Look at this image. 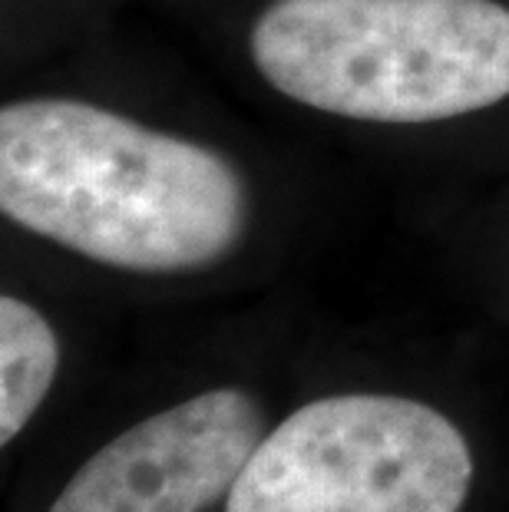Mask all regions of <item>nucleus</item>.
<instances>
[{
    "label": "nucleus",
    "mask_w": 509,
    "mask_h": 512,
    "mask_svg": "<svg viewBox=\"0 0 509 512\" xmlns=\"http://www.w3.org/2000/svg\"><path fill=\"white\" fill-rule=\"evenodd\" d=\"M0 209L100 265L176 275L242 242L248 192L235 166L80 100L0 110Z\"/></svg>",
    "instance_id": "nucleus-1"
},
{
    "label": "nucleus",
    "mask_w": 509,
    "mask_h": 512,
    "mask_svg": "<svg viewBox=\"0 0 509 512\" xmlns=\"http://www.w3.org/2000/svg\"><path fill=\"white\" fill-rule=\"evenodd\" d=\"M248 43L288 100L364 123H440L509 96L496 0H272Z\"/></svg>",
    "instance_id": "nucleus-2"
},
{
    "label": "nucleus",
    "mask_w": 509,
    "mask_h": 512,
    "mask_svg": "<svg viewBox=\"0 0 509 512\" xmlns=\"http://www.w3.org/2000/svg\"><path fill=\"white\" fill-rule=\"evenodd\" d=\"M473 483L463 433L420 400L305 403L258 443L225 512H460Z\"/></svg>",
    "instance_id": "nucleus-3"
},
{
    "label": "nucleus",
    "mask_w": 509,
    "mask_h": 512,
    "mask_svg": "<svg viewBox=\"0 0 509 512\" xmlns=\"http://www.w3.org/2000/svg\"><path fill=\"white\" fill-rule=\"evenodd\" d=\"M245 390L222 387L149 417L86 460L50 512H205L265 440Z\"/></svg>",
    "instance_id": "nucleus-4"
},
{
    "label": "nucleus",
    "mask_w": 509,
    "mask_h": 512,
    "mask_svg": "<svg viewBox=\"0 0 509 512\" xmlns=\"http://www.w3.org/2000/svg\"><path fill=\"white\" fill-rule=\"evenodd\" d=\"M60 344L47 318L27 301L0 298V443L27 427L57 377Z\"/></svg>",
    "instance_id": "nucleus-5"
}]
</instances>
